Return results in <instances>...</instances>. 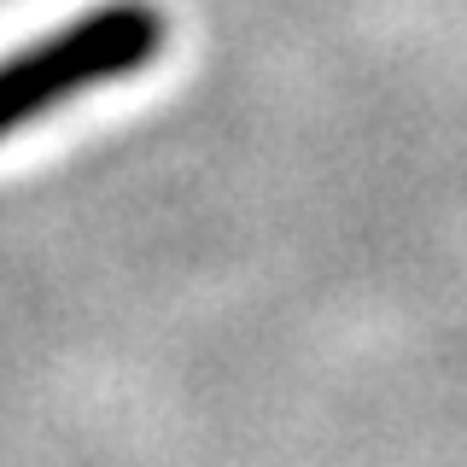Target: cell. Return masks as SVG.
<instances>
[{
  "mask_svg": "<svg viewBox=\"0 0 467 467\" xmlns=\"http://www.w3.org/2000/svg\"><path fill=\"white\" fill-rule=\"evenodd\" d=\"M164 41L170 18L158 0H99L70 24L24 41L18 53L0 58V140L77 106L94 88L140 77L146 65H158Z\"/></svg>",
  "mask_w": 467,
  "mask_h": 467,
  "instance_id": "1",
  "label": "cell"
}]
</instances>
